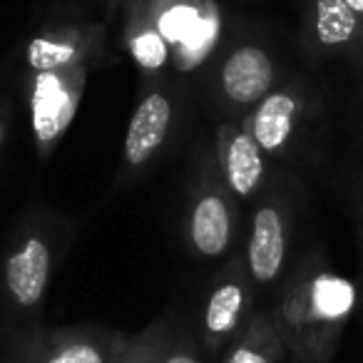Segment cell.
I'll use <instances>...</instances> for the list:
<instances>
[{"label":"cell","instance_id":"1","mask_svg":"<svg viewBox=\"0 0 363 363\" xmlns=\"http://www.w3.org/2000/svg\"><path fill=\"white\" fill-rule=\"evenodd\" d=\"M356 303V286L331 267L323 244L294 254L267 306L286 363H331Z\"/></svg>","mask_w":363,"mask_h":363},{"label":"cell","instance_id":"2","mask_svg":"<svg viewBox=\"0 0 363 363\" xmlns=\"http://www.w3.org/2000/svg\"><path fill=\"white\" fill-rule=\"evenodd\" d=\"M244 122L279 169L311 179L326 167L336 140L331 85L323 75L296 67Z\"/></svg>","mask_w":363,"mask_h":363},{"label":"cell","instance_id":"3","mask_svg":"<svg viewBox=\"0 0 363 363\" xmlns=\"http://www.w3.org/2000/svg\"><path fill=\"white\" fill-rule=\"evenodd\" d=\"M294 70L286 38L262 23L232 21L194 80L197 102L214 122L244 120Z\"/></svg>","mask_w":363,"mask_h":363},{"label":"cell","instance_id":"4","mask_svg":"<svg viewBox=\"0 0 363 363\" xmlns=\"http://www.w3.org/2000/svg\"><path fill=\"white\" fill-rule=\"evenodd\" d=\"M80 229L77 219L48 204H30L13 227L0 262V298L13 338L43 326L48 289Z\"/></svg>","mask_w":363,"mask_h":363},{"label":"cell","instance_id":"5","mask_svg":"<svg viewBox=\"0 0 363 363\" xmlns=\"http://www.w3.org/2000/svg\"><path fill=\"white\" fill-rule=\"evenodd\" d=\"M247 214L219 174L214 142L197 137L189 147L179 194L177 232L184 252L204 264H224L242 252Z\"/></svg>","mask_w":363,"mask_h":363},{"label":"cell","instance_id":"6","mask_svg":"<svg viewBox=\"0 0 363 363\" xmlns=\"http://www.w3.org/2000/svg\"><path fill=\"white\" fill-rule=\"evenodd\" d=\"M197 105L194 82L184 77L172 75L140 85V97L120 145L110 197L147 179V174L184 142Z\"/></svg>","mask_w":363,"mask_h":363},{"label":"cell","instance_id":"7","mask_svg":"<svg viewBox=\"0 0 363 363\" xmlns=\"http://www.w3.org/2000/svg\"><path fill=\"white\" fill-rule=\"evenodd\" d=\"M306 197V179L281 169L267 192L247 209L242 259L257 298L272 296L291 264Z\"/></svg>","mask_w":363,"mask_h":363},{"label":"cell","instance_id":"8","mask_svg":"<svg viewBox=\"0 0 363 363\" xmlns=\"http://www.w3.org/2000/svg\"><path fill=\"white\" fill-rule=\"evenodd\" d=\"M294 43L301 67L316 75L346 70L351 77L363 65V23L343 0H301Z\"/></svg>","mask_w":363,"mask_h":363},{"label":"cell","instance_id":"9","mask_svg":"<svg viewBox=\"0 0 363 363\" xmlns=\"http://www.w3.org/2000/svg\"><path fill=\"white\" fill-rule=\"evenodd\" d=\"M105 57V23L85 16H60L43 21L16 50L18 77L57 72L77 65L97 67Z\"/></svg>","mask_w":363,"mask_h":363},{"label":"cell","instance_id":"10","mask_svg":"<svg viewBox=\"0 0 363 363\" xmlns=\"http://www.w3.org/2000/svg\"><path fill=\"white\" fill-rule=\"evenodd\" d=\"M257 311V294L244 267L242 252L234 254L214 272L202 296L197 323L192 326L199 348L207 358H219L234 338L247 328Z\"/></svg>","mask_w":363,"mask_h":363},{"label":"cell","instance_id":"11","mask_svg":"<svg viewBox=\"0 0 363 363\" xmlns=\"http://www.w3.org/2000/svg\"><path fill=\"white\" fill-rule=\"evenodd\" d=\"M92 70H95L92 65H77L57 72L21 77V90L26 95L28 115H30L33 147L40 162L50 160L60 140L70 130Z\"/></svg>","mask_w":363,"mask_h":363},{"label":"cell","instance_id":"12","mask_svg":"<svg viewBox=\"0 0 363 363\" xmlns=\"http://www.w3.org/2000/svg\"><path fill=\"white\" fill-rule=\"evenodd\" d=\"M130 333L95 323H75L60 328H35L13 338L18 363H117Z\"/></svg>","mask_w":363,"mask_h":363},{"label":"cell","instance_id":"13","mask_svg":"<svg viewBox=\"0 0 363 363\" xmlns=\"http://www.w3.org/2000/svg\"><path fill=\"white\" fill-rule=\"evenodd\" d=\"M212 142L219 174L232 197L247 214V209L267 192L269 184L277 179L281 169L264 155L244 120L214 122Z\"/></svg>","mask_w":363,"mask_h":363},{"label":"cell","instance_id":"14","mask_svg":"<svg viewBox=\"0 0 363 363\" xmlns=\"http://www.w3.org/2000/svg\"><path fill=\"white\" fill-rule=\"evenodd\" d=\"M122 16V45L140 72V85L172 77V48L155 21L152 0H125Z\"/></svg>","mask_w":363,"mask_h":363},{"label":"cell","instance_id":"15","mask_svg":"<svg viewBox=\"0 0 363 363\" xmlns=\"http://www.w3.org/2000/svg\"><path fill=\"white\" fill-rule=\"evenodd\" d=\"M217 363H286V351L267 306H257L247 328L234 338Z\"/></svg>","mask_w":363,"mask_h":363},{"label":"cell","instance_id":"16","mask_svg":"<svg viewBox=\"0 0 363 363\" xmlns=\"http://www.w3.org/2000/svg\"><path fill=\"white\" fill-rule=\"evenodd\" d=\"M177 323H179V316L174 311H167L152 323H147L140 333H130V341L117 363H162L177 331Z\"/></svg>","mask_w":363,"mask_h":363},{"label":"cell","instance_id":"17","mask_svg":"<svg viewBox=\"0 0 363 363\" xmlns=\"http://www.w3.org/2000/svg\"><path fill=\"white\" fill-rule=\"evenodd\" d=\"M348 80L351 85H348L346 105H343L341 127L351 152L363 157V65Z\"/></svg>","mask_w":363,"mask_h":363},{"label":"cell","instance_id":"18","mask_svg":"<svg viewBox=\"0 0 363 363\" xmlns=\"http://www.w3.org/2000/svg\"><path fill=\"white\" fill-rule=\"evenodd\" d=\"M336 192L351 219L363 227V157L336 174Z\"/></svg>","mask_w":363,"mask_h":363},{"label":"cell","instance_id":"19","mask_svg":"<svg viewBox=\"0 0 363 363\" xmlns=\"http://www.w3.org/2000/svg\"><path fill=\"white\" fill-rule=\"evenodd\" d=\"M162 363H209L204 351L199 348V341L192 331V323L187 318H179L177 331L172 336V343L167 348V356Z\"/></svg>","mask_w":363,"mask_h":363},{"label":"cell","instance_id":"20","mask_svg":"<svg viewBox=\"0 0 363 363\" xmlns=\"http://www.w3.org/2000/svg\"><path fill=\"white\" fill-rule=\"evenodd\" d=\"M11 122H13V105H11V100H3V97H0V150H3V145H6V140H8Z\"/></svg>","mask_w":363,"mask_h":363},{"label":"cell","instance_id":"21","mask_svg":"<svg viewBox=\"0 0 363 363\" xmlns=\"http://www.w3.org/2000/svg\"><path fill=\"white\" fill-rule=\"evenodd\" d=\"M343 3H346L348 11H351L353 16H356L358 21L363 23V0H343Z\"/></svg>","mask_w":363,"mask_h":363},{"label":"cell","instance_id":"22","mask_svg":"<svg viewBox=\"0 0 363 363\" xmlns=\"http://www.w3.org/2000/svg\"><path fill=\"white\" fill-rule=\"evenodd\" d=\"M120 6H125V0H107V18L115 16V11H117Z\"/></svg>","mask_w":363,"mask_h":363},{"label":"cell","instance_id":"23","mask_svg":"<svg viewBox=\"0 0 363 363\" xmlns=\"http://www.w3.org/2000/svg\"><path fill=\"white\" fill-rule=\"evenodd\" d=\"M356 242H358V254H361V274H363V227L356 229Z\"/></svg>","mask_w":363,"mask_h":363},{"label":"cell","instance_id":"24","mask_svg":"<svg viewBox=\"0 0 363 363\" xmlns=\"http://www.w3.org/2000/svg\"><path fill=\"white\" fill-rule=\"evenodd\" d=\"M13 363H18V358H16V356H13Z\"/></svg>","mask_w":363,"mask_h":363}]
</instances>
